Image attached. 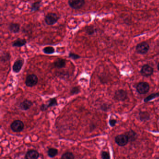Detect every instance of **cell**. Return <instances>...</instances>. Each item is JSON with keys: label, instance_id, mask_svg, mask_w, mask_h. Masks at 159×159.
Here are the masks:
<instances>
[{"label": "cell", "instance_id": "obj_6", "mask_svg": "<svg viewBox=\"0 0 159 159\" xmlns=\"http://www.w3.org/2000/svg\"><path fill=\"white\" fill-rule=\"evenodd\" d=\"M149 46L146 42H142L137 45L136 50L137 52L140 54H146L149 50Z\"/></svg>", "mask_w": 159, "mask_h": 159}, {"label": "cell", "instance_id": "obj_28", "mask_svg": "<svg viewBox=\"0 0 159 159\" xmlns=\"http://www.w3.org/2000/svg\"><path fill=\"white\" fill-rule=\"evenodd\" d=\"M116 123V121L115 119H111L110 120V121H109V123H110L111 127L114 126V125H115Z\"/></svg>", "mask_w": 159, "mask_h": 159}, {"label": "cell", "instance_id": "obj_12", "mask_svg": "<svg viewBox=\"0 0 159 159\" xmlns=\"http://www.w3.org/2000/svg\"><path fill=\"white\" fill-rule=\"evenodd\" d=\"M39 157V153L34 150H30L26 153L25 155L26 159H38Z\"/></svg>", "mask_w": 159, "mask_h": 159}, {"label": "cell", "instance_id": "obj_20", "mask_svg": "<svg viewBox=\"0 0 159 159\" xmlns=\"http://www.w3.org/2000/svg\"><path fill=\"white\" fill-rule=\"evenodd\" d=\"M96 29L93 26H89L86 29V32L89 35H92L96 32Z\"/></svg>", "mask_w": 159, "mask_h": 159}, {"label": "cell", "instance_id": "obj_15", "mask_svg": "<svg viewBox=\"0 0 159 159\" xmlns=\"http://www.w3.org/2000/svg\"><path fill=\"white\" fill-rule=\"evenodd\" d=\"M27 41L23 38H18L14 41L12 44V45L14 47H21L23 46L26 44Z\"/></svg>", "mask_w": 159, "mask_h": 159}, {"label": "cell", "instance_id": "obj_27", "mask_svg": "<svg viewBox=\"0 0 159 159\" xmlns=\"http://www.w3.org/2000/svg\"><path fill=\"white\" fill-rule=\"evenodd\" d=\"M101 157L102 159H110V156L109 154L107 152H103L102 153Z\"/></svg>", "mask_w": 159, "mask_h": 159}, {"label": "cell", "instance_id": "obj_3", "mask_svg": "<svg viewBox=\"0 0 159 159\" xmlns=\"http://www.w3.org/2000/svg\"><path fill=\"white\" fill-rule=\"evenodd\" d=\"M84 0H70L68 1V3L70 8L74 9H81L85 4Z\"/></svg>", "mask_w": 159, "mask_h": 159}, {"label": "cell", "instance_id": "obj_5", "mask_svg": "<svg viewBox=\"0 0 159 159\" xmlns=\"http://www.w3.org/2000/svg\"><path fill=\"white\" fill-rule=\"evenodd\" d=\"M150 86L146 82H140L137 86V90L140 94H146L149 91Z\"/></svg>", "mask_w": 159, "mask_h": 159}, {"label": "cell", "instance_id": "obj_24", "mask_svg": "<svg viewBox=\"0 0 159 159\" xmlns=\"http://www.w3.org/2000/svg\"><path fill=\"white\" fill-rule=\"evenodd\" d=\"M68 56H69V58H70L71 59L74 60L78 59L81 58V56L78 55V54H75V53H73L72 52L69 53Z\"/></svg>", "mask_w": 159, "mask_h": 159}, {"label": "cell", "instance_id": "obj_23", "mask_svg": "<svg viewBox=\"0 0 159 159\" xmlns=\"http://www.w3.org/2000/svg\"><path fill=\"white\" fill-rule=\"evenodd\" d=\"M80 92V89L78 87H75L70 90V94L72 95L78 94Z\"/></svg>", "mask_w": 159, "mask_h": 159}, {"label": "cell", "instance_id": "obj_25", "mask_svg": "<svg viewBox=\"0 0 159 159\" xmlns=\"http://www.w3.org/2000/svg\"><path fill=\"white\" fill-rule=\"evenodd\" d=\"M159 96V93L151 94L150 95H149V96H148L147 98H146L145 99V102L149 101L151 100V99H153L154 98H156V97H158Z\"/></svg>", "mask_w": 159, "mask_h": 159}, {"label": "cell", "instance_id": "obj_17", "mask_svg": "<svg viewBox=\"0 0 159 159\" xmlns=\"http://www.w3.org/2000/svg\"><path fill=\"white\" fill-rule=\"evenodd\" d=\"M41 3L42 1H36L35 3H32L30 7V10L31 12L38 11L40 9V7L41 5Z\"/></svg>", "mask_w": 159, "mask_h": 159}, {"label": "cell", "instance_id": "obj_8", "mask_svg": "<svg viewBox=\"0 0 159 159\" xmlns=\"http://www.w3.org/2000/svg\"><path fill=\"white\" fill-rule=\"evenodd\" d=\"M129 141L127 136L125 134H120L116 137L115 142L118 145L124 146L127 144Z\"/></svg>", "mask_w": 159, "mask_h": 159}, {"label": "cell", "instance_id": "obj_14", "mask_svg": "<svg viewBox=\"0 0 159 159\" xmlns=\"http://www.w3.org/2000/svg\"><path fill=\"white\" fill-rule=\"evenodd\" d=\"M9 29L10 32L16 34L19 32L20 29V25L17 23H10L9 25Z\"/></svg>", "mask_w": 159, "mask_h": 159}, {"label": "cell", "instance_id": "obj_16", "mask_svg": "<svg viewBox=\"0 0 159 159\" xmlns=\"http://www.w3.org/2000/svg\"><path fill=\"white\" fill-rule=\"evenodd\" d=\"M53 64H54V66L55 67L58 69H61L65 66L66 64V61L65 59H58L54 62Z\"/></svg>", "mask_w": 159, "mask_h": 159}, {"label": "cell", "instance_id": "obj_22", "mask_svg": "<svg viewBox=\"0 0 159 159\" xmlns=\"http://www.w3.org/2000/svg\"><path fill=\"white\" fill-rule=\"evenodd\" d=\"M61 159H74V156L72 153L66 152L63 154Z\"/></svg>", "mask_w": 159, "mask_h": 159}, {"label": "cell", "instance_id": "obj_21", "mask_svg": "<svg viewBox=\"0 0 159 159\" xmlns=\"http://www.w3.org/2000/svg\"><path fill=\"white\" fill-rule=\"evenodd\" d=\"M58 150L55 148H50L48 151V154L50 157H54L57 155Z\"/></svg>", "mask_w": 159, "mask_h": 159}, {"label": "cell", "instance_id": "obj_1", "mask_svg": "<svg viewBox=\"0 0 159 159\" xmlns=\"http://www.w3.org/2000/svg\"><path fill=\"white\" fill-rule=\"evenodd\" d=\"M59 17L55 13H49L44 18L45 23L48 25H53L56 23L59 20Z\"/></svg>", "mask_w": 159, "mask_h": 159}, {"label": "cell", "instance_id": "obj_9", "mask_svg": "<svg viewBox=\"0 0 159 159\" xmlns=\"http://www.w3.org/2000/svg\"><path fill=\"white\" fill-rule=\"evenodd\" d=\"M58 105V102L55 98H52L48 101V104H43L40 107V109L42 111L46 110L47 109L50 107H55Z\"/></svg>", "mask_w": 159, "mask_h": 159}, {"label": "cell", "instance_id": "obj_10", "mask_svg": "<svg viewBox=\"0 0 159 159\" xmlns=\"http://www.w3.org/2000/svg\"><path fill=\"white\" fill-rule=\"evenodd\" d=\"M114 97L118 101H123L127 99V93L123 90H119L116 92Z\"/></svg>", "mask_w": 159, "mask_h": 159}, {"label": "cell", "instance_id": "obj_13", "mask_svg": "<svg viewBox=\"0 0 159 159\" xmlns=\"http://www.w3.org/2000/svg\"><path fill=\"white\" fill-rule=\"evenodd\" d=\"M32 105L33 103L31 101L26 99L20 103L19 107L23 110L26 111L29 110Z\"/></svg>", "mask_w": 159, "mask_h": 159}, {"label": "cell", "instance_id": "obj_19", "mask_svg": "<svg viewBox=\"0 0 159 159\" xmlns=\"http://www.w3.org/2000/svg\"><path fill=\"white\" fill-rule=\"evenodd\" d=\"M43 52L46 54H52L55 53V50L52 47H46L43 49Z\"/></svg>", "mask_w": 159, "mask_h": 159}, {"label": "cell", "instance_id": "obj_11", "mask_svg": "<svg viewBox=\"0 0 159 159\" xmlns=\"http://www.w3.org/2000/svg\"><path fill=\"white\" fill-rule=\"evenodd\" d=\"M153 69L150 66L146 64L142 67L141 73L145 76H150L153 74Z\"/></svg>", "mask_w": 159, "mask_h": 159}, {"label": "cell", "instance_id": "obj_29", "mask_svg": "<svg viewBox=\"0 0 159 159\" xmlns=\"http://www.w3.org/2000/svg\"><path fill=\"white\" fill-rule=\"evenodd\" d=\"M157 67H158V70H159V64H158V66H157Z\"/></svg>", "mask_w": 159, "mask_h": 159}, {"label": "cell", "instance_id": "obj_7", "mask_svg": "<svg viewBox=\"0 0 159 159\" xmlns=\"http://www.w3.org/2000/svg\"><path fill=\"white\" fill-rule=\"evenodd\" d=\"M24 64V60L21 58L17 59L14 62L13 65L12 70L14 73H17L20 72Z\"/></svg>", "mask_w": 159, "mask_h": 159}, {"label": "cell", "instance_id": "obj_2", "mask_svg": "<svg viewBox=\"0 0 159 159\" xmlns=\"http://www.w3.org/2000/svg\"><path fill=\"white\" fill-rule=\"evenodd\" d=\"M38 81V76L35 74H30L27 76L25 80V85L27 87H32L37 85Z\"/></svg>", "mask_w": 159, "mask_h": 159}, {"label": "cell", "instance_id": "obj_26", "mask_svg": "<svg viewBox=\"0 0 159 159\" xmlns=\"http://www.w3.org/2000/svg\"><path fill=\"white\" fill-rule=\"evenodd\" d=\"M126 135L127 136L129 140H134V138H135L136 134L134 131H129V132L127 133V134Z\"/></svg>", "mask_w": 159, "mask_h": 159}, {"label": "cell", "instance_id": "obj_18", "mask_svg": "<svg viewBox=\"0 0 159 159\" xmlns=\"http://www.w3.org/2000/svg\"><path fill=\"white\" fill-rule=\"evenodd\" d=\"M11 56L9 53H3L1 56V62L3 63H5L10 60Z\"/></svg>", "mask_w": 159, "mask_h": 159}, {"label": "cell", "instance_id": "obj_4", "mask_svg": "<svg viewBox=\"0 0 159 159\" xmlns=\"http://www.w3.org/2000/svg\"><path fill=\"white\" fill-rule=\"evenodd\" d=\"M11 129L15 132H20L23 130L24 128V124L23 122L19 120L14 121L10 125Z\"/></svg>", "mask_w": 159, "mask_h": 159}]
</instances>
